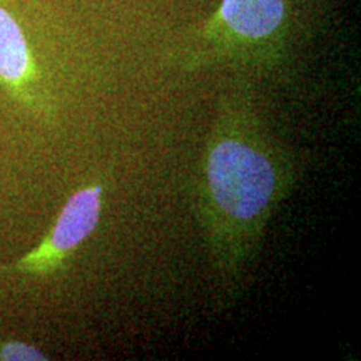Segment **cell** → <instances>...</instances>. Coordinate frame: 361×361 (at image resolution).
Wrapping results in <instances>:
<instances>
[{"mask_svg": "<svg viewBox=\"0 0 361 361\" xmlns=\"http://www.w3.org/2000/svg\"><path fill=\"white\" fill-rule=\"evenodd\" d=\"M298 164L273 139L245 89L229 90L202 151L196 214L224 301L236 300L276 206L290 196Z\"/></svg>", "mask_w": 361, "mask_h": 361, "instance_id": "obj_1", "label": "cell"}, {"mask_svg": "<svg viewBox=\"0 0 361 361\" xmlns=\"http://www.w3.org/2000/svg\"><path fill=\"white\" fill-rule=\"evenodd\" d=\"M290 20L288 0H221L176 47L173 62L184 72L214 66L273 71L286 56Z\"/></svg>", "mask_w": 361, "mask_h": 361, "instance_id": "obj_2", "label": "cell"}, {"mask_svg": "<svg viewBox=\"0 0 361 361\" xmlns=\"http://www.w3.org/2000/svg\"><path fill=\"white\" fill-rule=\"evenodd\" d=\"M104 191V184H92L72 192L42 241L16 263L0 266V271L29 278H51L64 269L101 223Z\"/></svg>", "mask_w": 361, "mask_h": 361, "instance_id": "obj_3", "label": "cell"}, {"mask_svg": "<svg viewBox=\"0 0 361 361\" xmlns=\"http://www.w3.org/2000/svg\"><path fill=\"white\" fill-rule=\"evenodd\" d=\"M0 85L13 101L40 117L56 121V104L44 87L37 62L24 30L7 8L0 6Z\"/></svg>", "mask_w": 361, "mask_h": 361, "instance_id": "obj_4", "label": "cell"}, {"mask_svg": "<svg viewBox=\"0 0 361 361\" xmlns=\"http://www.w3.org/2000/svg\"><path fill=\"white\" fill-rule=\"evenodd\" d=\"M49 356L37 346L20 340L0 341V361H45Z\"/></svg>", "mask_w": 361, "mask_h": 361, "instance_id": "obj_5", "label": "cell"}]
</instances>
